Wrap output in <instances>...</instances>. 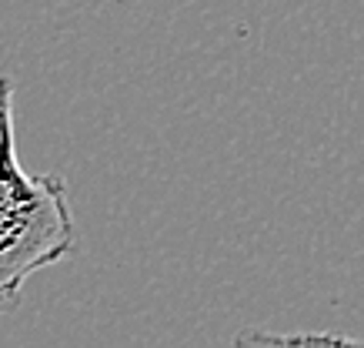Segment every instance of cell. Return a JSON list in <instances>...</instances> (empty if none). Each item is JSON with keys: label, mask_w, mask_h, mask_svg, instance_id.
Segmentation results:
<instances>
[{"label": "cell", "mask_w": 364, "mask_h": 348, "mask_svg": "<svg viewBox=\"0 0 364 348\" xmlns=\"http://www.w3.org/2000/svg\"><path fill=\"white\" fill-rule=\"evenodd\" d=\"M17 151L14 141V84L11 78H0V157Z\"/></svg>", "instance_id": "cell-2"}, {"label": "cell", "mask_w": 364, "mask_h": 348, "mask_svg": "<svg viewBox=\"0 0 364 348\" xmlns=\"http://www.w3.org/2000/svg\"><path fill=\"white\" fill-rule=\"evenodd\" d=\"M77 228L67 184L57 174H27L17 151L0 157V312L21 305L27 278L74 255Z\"/></svg>", "instance_id": "cell-1"}]
</instances>
